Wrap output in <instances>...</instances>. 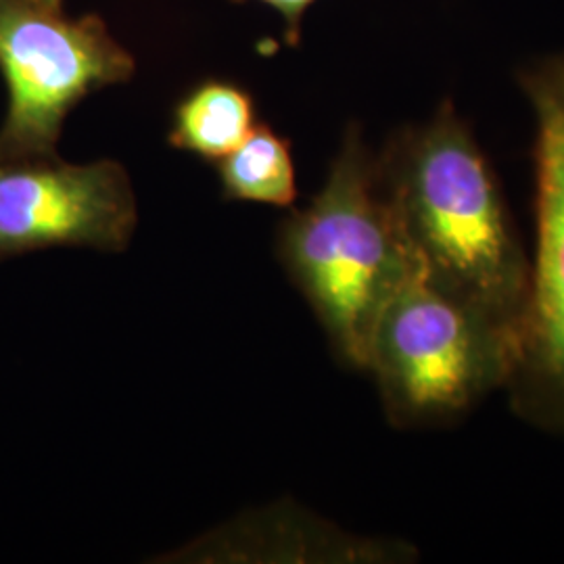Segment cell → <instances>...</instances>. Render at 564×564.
Returning <instances> with one entry per match:
<instances>
[{
  "label": "cell",
  "instance_id": "cell-1",
  "mask_svg": "<svg viewBox=\"0 0 564 564\" xmlns=\"http://www.w3.org/2000/svg\"><path fill=\"white\" fill-rule=\"evenodd\" d=\"M379 165L424 276L517 347L531 260L500 181L454 102L445 99L426 123L398 132L379 153Z\"/></svg>",
  "mask_w": 564,
  "mask_h": 564
},
{
  "label": "cell",
  "instance_id": "cell-4",
  "mask_svg": "<svg viewBox=\"0 0 564 564\" xmlns=\"http://www.w3.org/2000/svg\"><path fill=\"white\" fill-rule=\"evenodd\" d=\"M134 69L99 15L72 20L34 0H0V72L9 90L0 163L59 158L69 111L90 93L130 80Z\"/></svg>",
  "mask_w": 564,
  "mask_h": 564
},
{
  "label": "cell",
  "instance_id": "cell-3",
  "mask_svg": "<svg viewBox=\"0 0 564 564\" xmlns=\"http://www.w3.org/2000/svg\"><path fill=\"white\" fill-rule=\"evenodd\" d=\"M514 345L481 314L445 295L412 262L377 324L368 372L389 421L433 426L506 389Z\"/></svg>",
  "mask_w": 564,
  "mask_h": 564
},
{
  "label": "cell",
  "instance_id": "cell-10",
  "mask_svg": "<svg viewBox=\"0 0 564 564\" xmlns=\"http://www.w3.org/2000/svg\"><path fill=\"white\" fill-rule=\"evenodd\" d=\"M34 2H41V4H46V7H55V9H61V2H63V0H34Z\"/></svg>",
  "mask_w": 564,
  "mask_h": 564
},
{
  "label": "cell",
  "instance_id": "cell-8",
  "mask_svg": "<svg viewBox=\"0 0 564 564\" xmlns=\"http://www.w3.org/2000/svg\"><path fill=\"white\" fill-rule=\"evenodd\" d=\"M228 202L291 207L297 199V172L289 139L268 123H256L249 137L218 162Z\"/></svg>",
  "mask_w": 564,
  "mask_h": 564
},
{
  "label": "cell",
  "instance_id": "cell-7",
  "mask_svg": "<svg viewBox=\"0 0 564 564\" xmlns=\"http://www.w3.org/2000/svg\"><path fill=\"white\" fill-rule=\"evenodd\" d=\"M256 126V101L235 82L205 80L193 86L172 113L167 141L205 162H220Z\"/></svg>",
  "mask_w": 564,
  "mask_h": 564
},
{
  "label": "cell",
  "instance_id": "cell-9",
  "mask_svg": "<svg viewBox=\"0 0 564 564\" xmlns=\"http://www.w3.org/2000/svg\"><path fill=\"white\" fill-rule=\"evenodd\" d=\"M235 2H245V0H235ZM260 2L281 13L284 20V39L291 46H297L302 36L303 15L316 0H260Z\"/></svg>",
  "mask_w": 564,
  "mask_h": 564
},
{
  "label": "cell",
  "instance_id": "cell-5",
  "mask_svg": "<svg viewBox=\"0 0 564 564\" xmlns=\"http://www.w3.org/2000/svg\"><path fill=\"white\" fill-rule=\"evenodd\" d=\"M519 84L535 116V256L506 391L523 421L564 437V55Z\"/></svg>",
  "mask_w": 564,
  "mask_h": 564
},
{
  "label": "cell",
  "instance_id": "cell-2",
  "mask_svg": "<svg viewBox=\"0 0 564 564\" xmlns=\"http://www.w3.org/2000/svg\"><path fill=\"white\" fill-rule=\"evenodd\" d=\"M276 253L335 354L368 372L377 324L414 258L358 123L347 128L323 191L282 220Z\"/></svg>",
  "mask_w": 564,
  "mask_h": 564
},
{
  "label": "cell",
  "instance_id": "cell-6",
  "mask_svg": "<svg viewBox=\"0 0 564 564\" xmlns=\"http://www.w3.org/2000/svg\"><path fill=\"white\" fill-rule=\"evenodd\" d=\"M137 223L134 191L118 162L0 163V260L53 247L120 253Z\"/></svg>",
  "mask_w": 564,
  "mask_h": 564
}]
</instances>
